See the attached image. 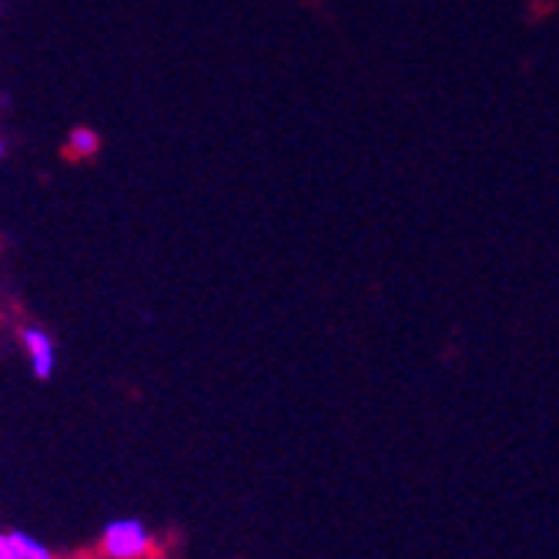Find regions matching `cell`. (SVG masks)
<instances>
[{
  "mask_svg": "<svg viewBox=\"0 0 559 559\" xmlns=\"http://www.w3.org/2000/svg\"><path fill=\"white\" fill-rule=\"evenodd\" d=\"M100 549H105L108 559H147L155 552V536L138 520H115L105 526Z\"/></svg>",
  "mask_w": 559,
  "mask_h": 559,
  "instance_id": "6da1fadb",
  "label": "cell"
},
{
  "mask_svg": "<svg viewBox=\"0 0 559 559\" xmlns=\"http://www.w3.org/2000/svg\"><path fill=\"white\" fill-rule=\"evenodd\" d=\"M21 342L31 355V369L37 379H50L55 376V366H58V348H55V338H50L44 329H24L21 332Z\"/></svg>",
  "mask_w": 559,
  "mask_h": 559,
  "instance_id": "7a4b0ae2",
  "label": "cell"
},
{
  "mask_svg": "<svg viewBox=\"0 0 559 559\" xmlns=\"http://www.w3.org/2000/svg\"><path fill=\"white\" fill-rule=\"evenodd\" d=\"M68 151H71L74 158H94L97 151H100V138L91 128H74L68 134Z\"/></svg>",
  "mask_w": 559,
  "mask_h": 559,
  "instance_id": "3957f363",
  "label": "cell"
},
{
  "mask_svg": "<svg viewBox=\"0 0 559 559\" xmlns=\"http://www.w3.org/2000/svg\"><path fill=\"white\" fill-rule=\"evenodd\" d=\"M11 539H14L21 559H55L47 546H40V543H37L34 536H27V533H11Z\"/></svg>",
  "mask_w": 559,
  "mask_h": 559,
  "instance_id": "277c9868",
  "label": "cell"
},
{
  "mask_svg": "<svg viewBox=\"0 0 559 559\" xmlns=\"http://www.w3.org/2000/svg\"><path fill=\"white\" fill-rule=\"evenodd\" d=\"M0 559H21V552H17V546H14L11 533H0Z\"/></svg>",
  "mask_w": 559,
  "mask_h": 559,
  "instance_id": "5b68a950",
  "label": "cell"
},
{
  "mask_svg": "<svg viewBox=\"0 0 559 559\" xmlns=\"http://www.w3.org/2000/svg\"><path fill=\"white\" fill-rule=\"evenodd\" d=\"M0 158H4V141H0Z\"/></svg>",
  "mask_w": 559,
  "mask_h": 559,
  "instance_id": "8992f818",
  "label": "cell"
}]
</instances>
